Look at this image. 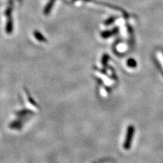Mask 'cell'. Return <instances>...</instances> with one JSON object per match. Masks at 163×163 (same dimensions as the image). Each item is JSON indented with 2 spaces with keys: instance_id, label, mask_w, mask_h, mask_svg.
Masks as SVG:
<instances>
[{
  "instance_id": "cell-1",
  "label": "cell",
  "mask_w": 163,
  "mask_h": 163,
  "mask_svg": "<svg viewBox=\"0 0 163 163\" xmlns=\"http://www.w3.org/2000/svg\"><path fill=\"white\" fill-rule=\"evenodd\" d=\"M135 127L133 125L128 126L127 130V134H126V138L125 139V142L123 144V148L126 150H130L131 148V144L134 136L135 133Z\"/></svg>"
}]
</instances>
